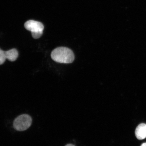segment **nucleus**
I'll list each match as a JSON object with an SVG mask.
<instances>
[{
	"mask_svg": "<svg viewBox=\"0 0 146 146\" xmlns=\"http://www.w3.org/2000/svg\"><path fill=\"white\" fill-rule=\"evenodd\" d=\"M52 59L56 62L69 64L72 63L74 59L72 51L67 47H60L54 49L51 53Z\"/></svg>",
	"mask_w": 146,
	"mask_h": 146,
	"instance_id": "1",
	"label": "nucleus"
},
{
	"mask_svg": "<svg viewBox=\"0 0 146 146\" xmlns=\"http://www.w3.org/2000/svg\"><path fill=\"white\" fill-rule=\"evenodd\" d=\"M32 121V118L29 115H21L15 119L13 126L14 129L17 131H25L30 127Z\"/></svg>",
	"mask_w": 146,
	"mask_h": 146,
	"instance_id": "2",
	"label": "nucleus"
},
{
	"mask_svg": "<svg viewBox=\"0 0 146 146\" xmlns=\"http://www.w3.org/2000/svg\"><path fill=\"white\" fill-rule=\"evenodd\" d=\"M18 56V51L16 49L4 51L0 50V64L1 65L5 62V60L8 59L11 61L13 62L17 59Z\"/></svg>",
	"mask_w": 146,
	"mask_h": 146,
	"instance_id": "3",
	"label": "nucleus"
},
{
	"mask_svg": "<svg viewBox=\"0 0 146 146\" xmlns=\"http://www.w3.org/2000/svg\"><path fill=\"white\" fill-rule=\"evenodd\" d=\"M25 27L27 30L33 33H43L44 27L42 23L33 20H30L25 24Z\"/></svg>",
	"mask_w": 146,
	"mask_h": 146,
	"instance_id": "4",
	"label": "nucleus"
},
{
	"mask_svg": "<svg viewBox=\"0 0 146 146\" xmlns=\"http://www.w3.org/2000/svg\"><path fill=\"white\" fill-rule=\"evenodd\" d=\"M135 134L138 139H145L146 138V124L144 123L139 124L136 127Z\"/></svg>",
	"mask_w": 146,
	"mask_h": 146,
	"instance_id": "5",
	"label": "nucleus"
},
{
	"mask_svg": "<svg viewBox=\"0 0 146 146\" xmlns=\"http://www.w3.org/2000/svg\"><path fill=\"white\" fill-rule=\"evenodd\" d=\"M65 146H75L74 145H72V144H67Z\"/></svg>",
	"mask_w": 146,
	"mask_h": 146,
	"instance_id": "6",
	"label": "nucleus"
},
{
	"mask_svg": "<svg viewBox=\"0 0 146 146\" xmlns=\"http://www.w3.org/2000/svg\"><path fill=\"white\" fill-rule=\"evenodd\" d=\"M140 146H146V143H142Z\"/></svg>",
	"mask_w": 146,
	"mask_h": 146,
	"instance_id": "7",
	"label": "nucleus"
}]
</instances>
